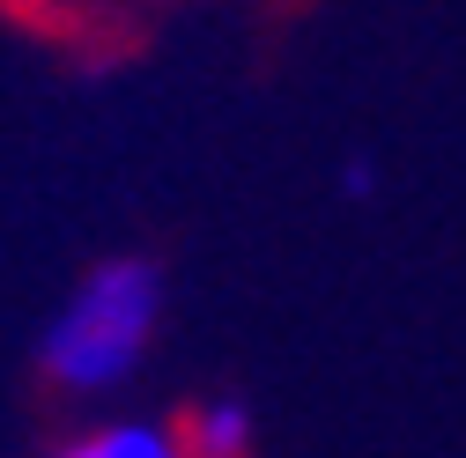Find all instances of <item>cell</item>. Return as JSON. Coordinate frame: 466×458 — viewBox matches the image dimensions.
I'll return each instance as SVG.
<instances>
[{"mask_svg":"<svg viewBox=\"0 0 466 458\" xmlns=\"http://www.w3.org/2000/svg\"><path fill=\"white\" fill-rule=\"evenodd\" d=\"M156 318H163V274L148 259H104L96 274H82L67 311L45 325L37 363L60 392H82V399L119 392L148 355Z\"/></svg>","mask_w":466,"mask_h":458,"instance_id":"6da1fadb","label":"cell"},{"mask_svg":"<svg viewBox=\"0 0 466 458\" xmlns=\"http://www.w3.org/2000/svg\"><path fill=\"white\" fill-rule=\"evenodd\" d=\"M193 458H252V407L245 399H208L193 414Z\"/></svg>","mask_w":466,"mask_h":458,"instance_id":"7a4b0ae2","label":"cell"},{"mask_svg":"<svg viewBox=\"0 0 466 458\" xmlns=\"http://www.w3.org/2000/svg\"><path fill=\"white\" fill-rule=\"evenodd\" d=\"M60 458H96V451H89V436H82V443H67V451H60Z\"/></svg>","mask_w":466,"mask_h":458,"instance_id":"3957f363","label":"cell"}]
</instances>
